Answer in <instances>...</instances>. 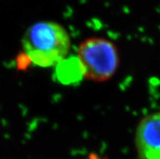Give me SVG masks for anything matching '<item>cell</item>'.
I'll use <instances>...</instances> for the list:
<instances>
[{"label": "cell", "mask_w": 160, "mask_h": 159, "mask_svg": "<svg viewBox=\"0 0 160 159\" xmlns=\"http://www.w3.org/2000/svg\"><path fill=\"white\" fill-rule=\"evenodd\" d=\"M72 42L68 32L55 21L44 20L27 28L22 38L23 55L40 67L56 66L67 58Z\"/></svg>", "instance_id": "cell-1"}, {"label": "cell", "mask_w": 160, "mask_h": 159, "mask_svg": "<svg viewBox=\"0 0 160 159\" xmlns=\"http://www.w3.org/2000/svg\"><path fill=\"white\" fill-rule=\"evenodd\" d=\"M77 62L83 77L93 82H105L116 74L120 64L117 47L105 37L82 41L77 50Z\"/></svg>", "instance_id": "cell-2"}, {"label": "cell", "mask_w": 160, "mask_h": 159, "mask_svg": "<svg viewBox=\"0 0 160 159\" xmlns=\"http://www.w3.org/2000/svg\"><path fill=\"white\" fill-rule=\"evenodd\" d=\"M138 159H160V111L143 117L135 132Z\"/></svg>", "instance_id": "cell-3"}, {"label": "cell", "mask_w": 160, "mask_h": 159, "mask_svg": "<svg viewBox=\"0 0 160 159\" xmlns=\"http://www.w3.org/2000/svg\"><path fill=\"white\" fill-rule=\"evenodd\" d=\"M85 159H108V158H106V157H101V156H99L98 154H96V153H91V154H89V155Z\"/></svg>", "instance_id": "cell-4"}]
</instances>
